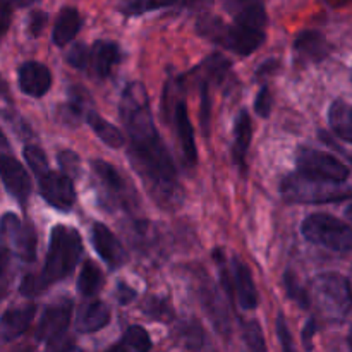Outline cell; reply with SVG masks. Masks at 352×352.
Returning <instances> with one entry per match:
<instances>
[{
    "label": "cell",
    "instance_id": "1",
    "mask_svg": "<svg viewBox=\"0 0 352 352\" xmlns=\"http://www.w3.org/2000/svg\"><path fill=\"white\" fill-rule=\"evenodd\" d=\"M119 116L129 140L127 157L150 198L164 210L177 208L184 199L177 168L155 126L150 96L141 82H129L124 88Z\"/></svg>",
    "mask_w": 352,
    "mask_h": 352
},
{
    "label": "cell",
    "instance_id": "2",
    "mask_svg": "<svg viewBox=\"0 0 352 352\" xmlns=\"http://www.w3.org/2000/svg\"><path fill=\"white\" fill-rule=\"evenodd\" d=\"M82 254V239L79 232L67 226H55L50 232V244L40 278L45 287L67 278L78 267Z\"/></svg>",
    "mask_w": 352,
    "mask_h": 352
},
{
    "label": "cell",
    "instance_id": "3",
    "mask_svg": "<svg viewBox=\"0 0 352 352\" xmlns=\"http://www.w3.org/2000/svg\"><path fill=\"white\" fill-rule=\"evenodd\" d=\"M196 31L212 43L220 45L241 57H248L265 41V31L250 30V28L226 24L220 17L212 14H203L196 21Z\"/></svg>",
    "mask_w": 352,
    "mask_h": 352
},
{
    "label": "cell",
    "instance_id": "4",
    "mask_svg": "<svg viewBox=\"0 0 352 352\" xmlns=\"http://www.w3.org/2000/svg\"><path fill=\"white\" fill-rule=\"evenodd\" d=\"M301 232L309 243L337 253H347L352 246L351 227L330 213L308 215L302 220Z\"/></svg>",
    "mask_w": 352,
    "mask_h": 352
},
{
    "label": "cell",
    "instance_id": "5",
    "mask_svg": "<svg viewBox=\"0 0 352 352\" xmlns=\"http://www.w3.org/2000/svg\"><path fill=\"white\" fill-rule=\"evenodd\" d=\"M296 164H298L296 174L311 179V181L336 186H344L349 181V167L327 151H320L309 146H299L298 153H296Z\"/></svg>",
    "mask_w": 352,
    "mask_h": 352
},
{
    "label": "cell",
    "instance_id": "6",
    "mask_svg": "<svg viewBox=\"0 0 352 352\" xmlns=\"http://www.w3.org/2000/svg\"><path fill=\"white\" fill-rule=\"evenodd\" d=\"M282 198L289 203H336L351 198L349 184L336 186L291 174L282 181Z\"/></svg>",
    "mask_w": 352,
    "mask_h": 352
},
{
    "label": "cell",
    "instance_id": "7",
    "mask_svg": "<svg viewBox=\"0 0 352 352\" xmlns=\"http://www.w3.org/2000/svg\"><path fill=\"white\" fill-rule=\"evenodd\" d=\"M313 292L323 313L344 320L351 309V282L340 274H320L313 280Z\"/></svg>",
    "mask_w": 352,
    "mask_h": 352
},
{
    "label": "cell",
    "instance_id": "8",
    "mask_svg": "<svg viewBox=\"0 0 352 352\" xmlns=\"http://www.w3.org/2000/svg\"><path fill=\"white\" fill-rule=\"evenodd\" d=\"M91 165L100 184H102L107 205L120 206L127 212L136 208L140 199L134 191V186L112 164L105 160H93Z\"/></svg>",
    "mask_w": 352,
    "mask_h": 352
},
{
    "label": "cell",
    "instance_id": "9",
    "mask_svg": "<svg viewBox=\"0 0 352 352\" xmlns=\"http://www.w3.org/2000/svg\"><path fill=\"white\" fill-rule=\"evenodd\" d=\"M0 234L3 239L9 241L21 260L26 263H33L36 260L38 237L31 223H24L14 213H6L0 220Z\"/></svg>",
    "mask_w": 352,
    "mask_h": 352
},
{
    "label": "cell",
    "instance_id": "10",
    "mask_svg": "<svg viewBox=\"0 0 352 352\" xmlns=\"http://www.w3.org/2000/svg\"><path fill=\"white\" fill-rule=\"evenodd\" d=\"M40 192L45 201L60 212H71L76 203L74 182L64 172L47 170L38 177Z\"/></svg>",
    "mask_w": 352,
    "mask_h": 352
},
{
    "label": "cell",
    "instance_id": "11",
    "mask_svg": "<svg viewBox=\"0 0 352 352\" xmlns=\"http://www.w3.org/2000/svg\"><path fill=\"white\" fill-rule=\"evenodd\" d=\"M198 298L201 302L203 309H205L206 316L210 318V322L213 323V327L217 329V332L222 337L229 339L230 332H232V327H230V311L227 309L226 301L220 296V292L217 291V287H213L208 280H203L198 285Z\"/></svg>",
    "mask_w": 352,
    "mask_h": 352
},
{
    "label": "cell",
    "instance_id": "12",
    "mask_svg": "<svg viewBox=\"0 0 352 352\" xmlns=\"http://www.w3.org/2000/svg\"><path fill=\"white\" fill-rule=\"evenodd\" d=\"M0 179L16 201H19L21 205L28 201L31 195V179L17 158L0 153Z\"/></svg>",
    "mask_w": 352,
    "mask_h": 352
},
{
    "label": "cell",
    "instance_id": "13",
    "mask_svg": "<svg viewBox=\"0 0 352 352\" xmlns=\"http://www.w3.org/2000/svg\"><path fill=\"white\" fill-rule=\"evenodd\" d=\"M91 241L95 251L98 253V256L109 265L112 270L124 267L127 263V251L124 250V246L120 244V241L117 239L116 234L105 226V223H93L91 227Z\"/></svg>",
    "mask_w": 352,
    "mask_h": 352
},
{
    "label": "cell",
    "instance_id": "14",
    "mask_svg": "<svg viewBox=\"0 0 352 352\" xmlns=\"http://www.w3.org/2000/svg\"><path fill=\"white\" fill-rule=\"evenodd\" d=\"M230 285H232V298L237 299L239 306L246 311L258 308V289L254 285L253 275L250 267L239 258H234L232 274H230Z\"/></svg>",
    "mask_w": 352,
    "mask_h": 352
},
{
    "label": "cell",
    "instance_id": "15",
    "mask_svg": "<svg viewBox=\"0 0 352 352\" xmlns=\"http://www.w3.org/2000/svg\"><path fill=\"white\" fill-rule=\"evenodd\" d=\"M71 316L72 302L69 299L48 306L36 327V339L41 340V342H47V340L54 339V337L65 333L69 323H71Z\"/></svg>",
    "mask_w": 352,
    "mask_h": 352
},
{
    "label": "cell",
    "instance_id": "16",
    "mask_svg": "<svg viewBox=\"0 0 352 352\" xmlns=\"http://www.w3.org/2000/svg\"><path fill=\"white\" fill-rule=\"evenodd\" d=\"M17 81L23 93L33 98H41L52 88V72L41 62H24L17 71Z\"/></svg>",
    "mask_w": 352,
    "mask_h": 352
},
{
    "label": "cell",
    "instance_id": "17",
    "mask_svg": "<svg viewBox=\"0 0 352 352\" xmlns=\"http://www.w3.org/2000/svg\"><path fill=\"white\" fill-rule=\"evenodd\" d=\"M120 62V48L113 41L98 40L93 43L88 52V65L89 74L98 79L109 78L112 69Z\"/></svg>",
    "mask_w": 352,
    "mask_h": 352
},
{
    "label": "cell",
    "instance_id": "18",
    "mask_svg": "<svg viewBox=\"0 0 352 352\" xmlns=\"http://www.w3.org/2000/svg\"><path fill=\"white\" fill-rule=\"evenodd\" d=\"M36 315V306L24 305L10 308L0 316V342H10L28 330Z\"/></svg>",
    "mask_w": 352,
    "mask_h": 352
},
{
    "label": "cell",
    "instance_id": "19",
    "mask_svg": "<svg viewBox=\"0 0 352 352\" xmlns=\"http://www.w3.org/2000/svg\"><path fill=\"white\" fill-rule=\"evenodd\" d=\"M174 120H175V129H177L179 143H181L182 158H184L186 165L195 167L198 162V151H196L195 143V129H192L191 119H189L188 107L182 100L175 103L174 109Z\"/></svg>",
    "mask_w": 352,
    "mask_h": 352
},
{
    "label": "cell",
    "instance_id": "20",
    "mask_svg": "<svg viewBox=\"0 0 352 352\" xmlns=\"http://www.w3.org/2000/svg\"><path fill=\"white\" fill-rule=\"evenodd\" d=\"M251 138H253V124L248 110H241L236 119V127H234V146L232 158L239 167L241 174H246V155L250 150Z\"/></svg>",
    "mask_w": 352,
    "mask_h": 352
},
{
    "label": "cell",
    "instance_id": "21",
    "mask_svg": "<svg viewBox=\"0 0 352 352\" xmlns=\"http://www.w3.org/2000/svg\"><path fill=\"white\" fill-rule=\"evenodd\" d=\"M294 48L299 57L306 58L309 62H322L329 57V41L320 31L306 30L299 33L294 40Z\"/></svg>",
    "mask_w": 352,
    "mask_h": 352
},
{
    "label": "cell",
    "instance_id": "22",
    "mask_svg": "<svg viewBox=\"0 0 352 352\" xmlns=\"http://www.w3.org/2000/svg\"><path fill=\"white\" fill-rule=\"evenodd\" d=\"M110 308L103 301H91L81 306L76 318V329L81 333L98 332L100 329L109 325Z\"/></svg>",
    "mask_w": 352,
    "mask_h": 352
},
{
    "label": "cell",
    "instance_id": "23",
    "mask_svg": "<svg viewBox=\"0 0 352 352\" xmlns=\"http://www.w3.org/2000/svg\"><path fill=\"white\" fill-rule=\"evenodd\" d=\"M81 30V14L76 7H64L58 12L55 21L54 31H52V40L57 47H64L69 41L76 38V34Z\"/></svg>",
    "mask_w": 352,
    "mask_h": 352
},
{
    "label": "cell",
    "instance_id": "24",
    "mask_svg": "<svg viewBox=\"0 0 352 352\" xmlns=\"http://www.w3.org/2000/svg\"><path fill=\"white\" fill-rule=\"evenodd\" d=\"M229 9L234 10V24L243 28H250V30L265 31L267 26V12L265 7L258 2H232L229 3Z\"/></svg>",
    "mask_w": 352,
    "mask_h": 352
},
{
    "label": "cell",
    "instance_id": "25",
    "mask_svg": "<svg viewBox=\"0 0 352 352\" xmlns=\"http://www.w3.org/2000/svg\"><path fill=\"white\" fill-rule=\"evenodd\" d=\"M329 122L333 133L346 143L352 141V110L346 100H336L329 109Z\"/></svg>",
    "mask_w": 352,
    "mask_h": 352
},
{
    "label": "cell",
    "instance_id": "26",
    "mask_svg": "<svg viewBox=\"0 0 352 352\" xmlns=\"http://www.w3.org/2000/svg\"><path fill=\"white\" fill-rule=\"evenodd\" d=\"M86 119H88L89 127L95 131L96 136L110 148H120L126 143V138H124L122 131L119 127L113 126L112 122L103 119L98 112L95 110H86Z\"/></svg>",
    "mask_w": 352,
    "mask_h": 352
},
{
    "label": "cell",
    "instance_id": "27",
    "mask_svg": "<svg viewBox=\"0 0 352 352\" xmlns=\"http://www.w3.org/2000/svg\"><path fill=\"white\" fill-rule=\"evenodd\" d=\"M229 69H230L229 58H226L220 54H212L208 58H205V60H203L201 64L191 72V74L198 76L196 82L205 81L210 85V81H215V82L222 81V79L227 76V72H229Z\"/></svg>",
    "mask_w": 352,
    "mask_h": 352
},
{
    "label": "cell",
    "instance_id": "28",
    "mask_svg": "<svg viewBox=\"0 0 352 352\" xmlns=\"http://www.w3.org/2000/svg\"><path fill=\"white\" fill-rule=\"evenodd\" d=\"M103 285V274L98 268V265L93 263L91 260L85 261L81 272H79L78 278V289L82 296L86 298H91L96 292L100 291V287Z\"/></svg>",
    "mask_w": 352,
    "mask_h": 352
},
{
    "label": "cell",
    "instance_id": "29",
    "mask_svg": "<svg viewBox=\"0 0 352 352\" xmlns=\"http://www.w3.org/2000/svg\"><path fill=\"white\" fill-rule=\"evenodd\" d=\"M284 287H285V292H287V298L292 299L299 308L309 309V306H311V299H309L308 291H306L305 285L301 284L299 277L292 270L284 272Z\"/></svg>",
    "mask_w": 352,
    "mask_h": 352
},
{
    "label": "cell",
    "instance_id": "30",
    "mask_svg": "<svg viewBox=\"0 0 352 352\" xmlns=\"http://www.w3.org/2000/svg\"><path fill=\"white\" fill-rule=\"evenodd\" d=\"M243 330V339L250 352H267V344H265L263 330L256 320H246L241 323Z\"/></svg>",
    "mask_w": 352,
    "mask_h": 352
},
{
    "label": "cell",
    "instance_id": "31",
    "mask_svg": "<svg viewBox=\"0 0 352 352\" xmlns=\"http://www.w3.org/2000/svg\"><path fill=\"white\" fill-rule=\"evenodd\" d=\"M181 337H182V340H184V344L188 349H191L195 352H201L203 349H205L206 336H205V332H203L201 327H199L196 322L184 323V325L181 327Z\"/></svg>",
    "mask_w": 352,
    "mask_h": 352
},
{
    "label": "cell",
    "instance_id": "32",
    "mask_svg": "<svg viewBox=\"0 0 352 352\" xmlns=\"http://www.w3.org/2000/svg\"><path fill=\"white\" fill-rule=\"evenodd\" d=\"M124 342L129 347H133L136 352H150L151 351V339L150 333L140 325L129 327L124 333Z\"/></svg>",
    "mask_w": 352,
    "mask_h": 352
},
{
    "label": "cell",
    "instance_id": "33",
    "mask_svg": "<svg viewBox=\"0 0 352 352\" xmlns=\"http://www.w3.org/2000/svg\"><path fill=\"white\" fill-rule=\"evenodd\" d=\"M141 309L148 316H151L155 320H160V322H170L174 318V309L170 308V305L165 299L160 298H148Z\"/></svg>",
    "mask_w": 352,
    "mask_h": 352
},
{
    "label": "cell",
    "instance_id": "34",
    "mask_svg": "<svg viewBox=\"0 0 352 352\" xmlns=\"http://www.w3.org/2000/svg\"><path fill=\"white\" fill-rule=\"evenodd\" d=\"M24 158H26V164L30 165L31 170H33L38 177H40L41 174H45L47 170H50V168H48L47 155H45V151L41 150L40 146H36V144H26V146H24Z\"/></svg>",
    "mask_w": 352,
    "mask_h": 352
},
{
    "label": "cell",
    "instance_id": "35",
    "mask_svg": "<svg viewBox=\"0 0 352 352\" xmlns=\"http://www.w3.org/2000/svg\"><path fill=\"white\" fill-rule=\"evenodd\" d=\"M88 52L89 48L85 43H76L67 52V57H65L67 58V64L79 69V71H86V65H88Z\"/></svg>",
    "mask_w": 352,
    "mask_h": 352
},
{
    "label": "cell",
    "instance_id": "36",
    "mask_svg": "<svg viewBox=\"0 0 352 352\" xmlns=\"http://www.w3.org/2000/svg\"><path fill=\"white\" fill-rule=\"evenodd\" d=\"M199 95H201V107H199V119H201V126L205 131H208L210 126V113H212V98H210L208 82L199 81Z\"/></svg>",
    "mask_w": 352,
    "mask_h": 352
},
{
    "label": "cell",
    "instance_id": "37",
    "mask_svg": "<svg viewBox=\"0 0 352 352\" xmlns=\"http://www.w3.org/2000/svg\"><path fill=\"white\" fill-rule=\"evenodd\" d=\"M45 284L41 282L40 275L36 274H30L26 275V277L23 278V282H21V294L24 296V298H36L38 294H41V292L45 291Z\"/></svg>",
    "mask_w": 352,
    "mask_h": 352
},
{
    "label": "cell",
    "instance_id": "38",
    "mask_svg": "<svg viewBox=\"0 0 352 352\" xmlns=\"http://www.w3.org/2000/svg\"><path fill=\"white\" fill-rule=\"evenodd\" d=\"M272 103H274V98H272V91L268 89V86H263V88L258 91L256 100H254V110L260 117H268L272 112Z\"/></svg>",
    "mask_w": 352,
    "mask_h": 352
},
{
    "label": "cell",
    "instance_id": "39",
    "mask_svg": "<svg viewBox=\"0 0 352 352\" xmlns=\"http://www.w3.org/2000/svg\"><path fill=\"white\" fill-rule=\"evenodd\" d=\"M277 336H278V340H280V344H282V351L298 352L294 347V340H292L291 330H289L287 322H285V318L282 315H278V318H277Z\"/></svg>",
    "mask_w": 352,
    "mask_h": 352
},
{
    "label": "cell",
    "instance_id": "40",
    "mask_svg": "<svg viewBox=\"0 0 352 352\" xmlns=\"http://www.w3.org/2000/svg\"><path fill=\"white\" fill-rule=\"evenodd\" d=\"M72 349H74V337L67 332L47 340V352H71Z\"/></svg>",
    "mask_w": 352,
    "mask_h": 352
},
{
    "label": "cell",
    "instance_id": "41",
    "mask_svg": "<svg viewBox=\"0 0 352 352\" xmlns=\"http://www.w3.org/2000/svg\"><path fill=\"white\" fill-rule=\"evenodd\" d=\"M10 263V253L6 246H0V299L7 294V270H9Z\"/></svg>",
    "mask_w": 352,
    "mask_h": 352
},
{
    "label": "cell",
    "instance_id": "42",
    "mask_svg": "<svg viewBox=\"0 0 352 352\" xmlns=\"http://www.w3.org/2000/svg\"><path fill=\"white\" fill-rule=\"evenodd\" d=\"M47 21L48 17L43 10H33V12L30 14V23H28V26H30V33L33 34V36H40L45 24H47Z\"/></svg>",
    "mask_w": 352,
    "mask_h": 352
},
{
    "label": "cell",
    "instance_id": "43",
    "mask_svg": "<svg viewBox=\"0 0 352 352\" xmlns=\"http://www.w3.org/2000/svg\"><path fill=\"white\" fill-rule=\"evenodd\" d=\"M172 3H150V2H129L122 7L127 14H143L146 10L162 9V7H170Z\"/></svg>",
    "mask_w": 352,
    "mask_h": 352
},
{
    "label": "cell",
    "instance_id": "44",
    "mask_svg": "<svg viewBox=\"0 0 352 352\" xmlns=\"http://www.w3.org/2000/svg\"><path fill=\"white\" fill-rule=\"evenodd\" d=\"M58 162H60L64 174H67V172H78L79 157L78 155L72 153V151H69V150L60 151V153H58Z\"/></svg>",
    "mask_w": 352,
    "mask_h": 352
},
{
    "label": "cell",
    "instance_id": "45",
    "mask_svg": "<svg viewBox=\"0 0 352 352\" xmlns=\"http://www.w3.org/2000/svg\"><path fill=\"white\" fill-rule=\"evenodd\" d=\"M12 3L0 2V38L6 36L12 21Z\"/></svg>",
    "mask_w": 352,
    "mask_h": 352
},
{
    "label": "cell",
    "instance_id": "46",
    "mask_svg": "<svg viewBox=\"0 0 352 352\" xmlns=\"http://www.w3.org/2000/svg\"><path fill=\"white\" fill-rule=\"evenodd\" d=\"M116 296L117 299H119L120 305H129L133 299H136V291H134L133 287H129L127 284H124V282H119V284H117Z\"/></svg>",
    "mask_w": 352,
    "mask_h": 352
},
{
    "label": "cell",
    "instance_id": "47",
    "mask_svg": "<svg viewBox=\"0 0 352 352\" xmlns=\"http://www.w3.org/2000/svg\"><path fill=\"white\" fill-rule=\"evenodd\" d=\"M316 333V322L315 318H309L306 322L305 329H302V344H305V349L306 351H311L313 349V337Z\"/></svg>",
    "mask_w": 352,
    "mask_h": 352
},
{
    "label": "cell",
    "instance_id": "48",
    "mask_svg": "<svg viewBox=\"0 0 352 352\" xmlns=\"http://www.w3.org/2000/svg\"><path fill=\"white\" fill-rule=\"evenodd\" d=\"M9 148V143H7L6 136H3V133L0 131V150H7Z\"/></svg>",
    "mask_w": 352,
    "mask_h": 352
},
{
    "label": "cell",
    "instance_id": "49",
    "mask_svg": "<svg viewBox=\"0 0 352 352\" xmlns=\"http://www.w3.org/2000/svg\"><path fill=\"white\" fill-rule=\"evenodd\" d=\"M12 352H36V351H34L33 346H23V347H17V349Z\"/></svg>",
    "mask_w": 352,
    "mask_h": 352
},
{
    "label": "cell",
    "instance_id": "50",
    "mask_svg": "<svg viewBox=\"0 0 352 352\" xmlns=\"http://www.w3.org/2000/svg\"><path fill=\"white\" fill-rule=\"evenodd\" d=\"M107 352H127V351H126V347H124V346H113V347H110V349Z\"/></svg>",
    "mask_w": 352,
    "mask_h": 352
},
{
    "label": "cell",
    "instance_id": "51",
    "mask_svg": "<svg viewBox=\"0 0 352 352\" xmlns=\"http://www.w3.org/2000/svg\"><path fill=\"white\" fill-rule=\"evenodd\" d=\"M0 93H7V85L2 79V76H0Z\"/></svg>",
    "mask_w": 352,
    "mask_h": 352
}]
</instances>
